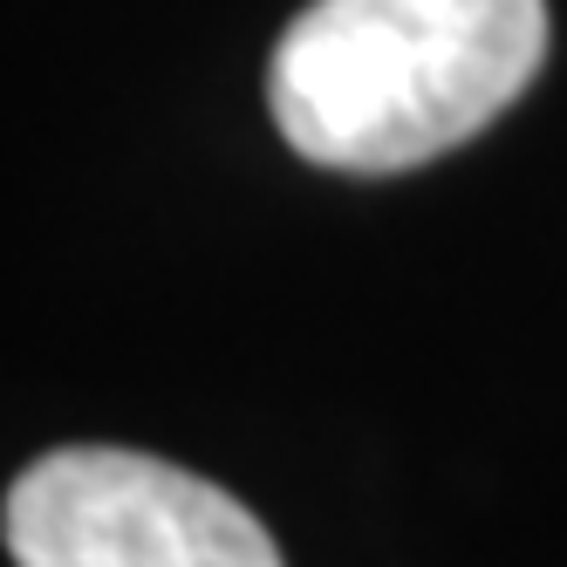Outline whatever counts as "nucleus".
I'll return each instance as SVG.
<instances>
[{
    "label": "nucleus",
    "instance_id": "f257e3e1",
    "mask_svg": "<svg viewBox=\"0 0 567 567\" xmlns=\"http://www.w3.org/2000/svg\"><path fill=\"white\" fill-rule=\"evenodd\" d=\"M547 62V0H308L267 110L321 172H417L472 144Z\"/></svg>",
    "mask_w": 567,
    "mask_h": 567
},
{
    "label": "nucleus",
    "instance_id": "f03ea898",
    "mask_svg": "<svg viewBox=\"0 0 567 567\" xmlns=\"http://www.w3.org/2000/svg\"><path fill=\"white\" fill-rule=\"evenodd\" d=\"M14 567H288L226 485L124 444L42 452L0 506Z\"/></svg>",
    "mask_w": 567,
    "mask_h": 567
}]
</instances>
